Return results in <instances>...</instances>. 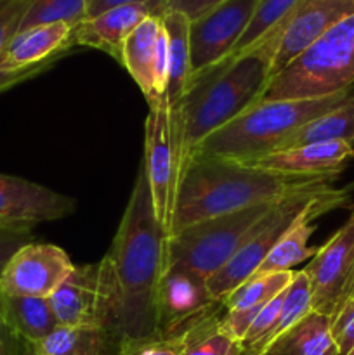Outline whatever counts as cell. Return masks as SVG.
<instances>
[{"mask_svg": "<svg viewBox=\"0 0 354 355\" xmlns=\"http://www.w3.org/2000/svg\"><path fill=\"white\" fill-rule=\"evenodd\" d=\"M222 314L186 333L179 342L180 355H246L242 342L221 328Z\"/></svg>", "mask_w": 354, "mask_h": 355, "instance_id": "27", "label": "cell"}, {"mask_svg": "<svg viewBox=\"0 0 354 355\" xmlns=\"http://www.w3.org/2000/svg\"><path fill=\"white\" fill-rule=\"evenodd\" d=\"M259 355H340L332 333V321L319 312L281 333Z\"/></svg>", "mask_w": 354, "mask_h": 355, "instance_id": "22", "label": "cell"}, {"mask_svg": "<svg viewBox=\"0 0 354 355\" xmlns=\"http://www.w3.org/2000/svg\"><path fill=\"white\" fill-rule=\"evenodd\" d=\"M294 274L295 270L257 272L248 277L222 300L224 314L221 318V328L242 342L257 314L292 283Z\"/></svg>", "mask_w": 354, "mask_h": 355, "instance_id": "19", "label": "cell"}, {"mask_svg": "<svg viewBox=\"0 0 354 355\" xmlns=\"http://www.w3.org/2000/svg\"><path fill=\"white\" fill-rule=\"evenodd\" d=\"M311 283L312 311L332 319L354 295V207L342 227L318 246L304 267Z\"/></svg>", "mask_w": 354, "mask_h": 355, "instance_id": "11", "label": "cell"}, {"mask_svg": "<svg viewBox=\"0 0 354 355\" xmlns=\"http://www.w3.org/2000/svg\"><path fill=\"white\" fill-rule=\"evenodd\" d=\"M353 298H354V295H353Z\"/></svg>", "mask_w": 354, "mask_h": 355, "instance_id": "40", "label": "cell"}, {"mask_svg": "<svg viewBox=\"0 0 354 355\" xmlns=\"http://www.w3.org/2000/svg\"><path fill=\"white\" fill-rule=\"evenodd\" d=\"M73 269L75 263L61 246L30 241L10 257L0 279V295L49 298Z\"/></svg>", "mask_w": 354, "mask_h": 355, "instance_id": "13", "label": "cell"}, {"mask_svg": "<svg viewBox=\"0 0 354 355\" xmlns=\"http://www.w3.org/2000/svg\"><path fill=\"white\" fill-rule=\"evenodd\" d=\"M31 241V229L21 227H0V279L10 257Z\"/></svg>", "mask_w": 354, "mask_h": 355, "instance_id": "33", "label": "cell"}, {"mask_svg": "<svg viewBox=\"0 0 354 355\" xmlns=\"http://www.w3.org/2000/svg\"><path fill=\"white\" fill-rule=\"evenodd\" d=\"M24 355H38V354L33 352V349H31V347L28 345V349H26V352H24Z\"/></svg>", "mask_w": 354, "mask_h": 355, "instance_id": "38", "label": "cell"}, {"mask_svg": "<svg viewBox=\"0 0 354 355\" xmlns=\"http://www.w3.org/2000/svg\"><path fill=\"white\" fill-rule=\"evenodd\" d=\"M330 321L339 354L354 355V298H349Z\"/></svg>", "mask_w": 354, "mask_h": 355, "instance_id": "32", "label": "cell"}, {"mask_svg": "<svg viewBox=\"0 0 354 355\" xmlns=\"http://www.w3.org/2000/svg\"><path fill=\"white\" fill-rule=\"evenodd\" d=\"M333 182L335 180H323L314 186L288 194L283 200L278 201L273 210L257 225L248 241L238 250V253L221 270L208 277L207 284L210 293L222 302L235 288H238L248 277H252L262 266L264 260L267 259L271 250L280 241L285 231L294 224L298 214L307 207L309 201L314 200L318 194L332 189Z\"/></svg>", "mask_w": 354, "mask_h": 355, "instance_id": "7", "label": "cell"}, {"mask_svg": "<svg viewBox=\"0 0 354 355\" xmlns=\"http://www.w3.org/2000/svg\"><path fill=\"white\" fill-rule=\"evenodd\" d=\"M113 355H180V345L160 336L125 340L117 343Z\"/></svg>", "mask_w": 354, "mask_h": 355, "instance_id": "31", "label": "cell"}, {"mask_svg": "<svg viewBox=\"0 0 354 355\" xmlns=\"http://www.w3.org/2000/svg\"><path fill=\"white\" fill-rule=\"evenodd\" d=\"M259 0H226L189 21L191 82L231 58L248 28Z\"/></svg>", "mask_w": 354, "mask_h": 355, "instance_id": "12", "label": "cell"}, {"mask_svg": "<svg viewBox=\"0 0 354 355\" xmlns=\"http://www.w3.org/2000/svg\"><path fill=\"white\" fill-rule=\"evenodd\" d=\"M222 312L224 305L210 293L207 279L179 267H165L156 295L160 338L179 343L186 333Z\"/></svg>", "mask_w": 354, "mask_h": 355, "instance_id": "10", "label": "cell"}, {"mask_svg": "<svg viewBox=\"0 0 354 355\" xmlns=\"http://www.w3.org/2000/svg\"><path fill=\"white\" fill-rule=\"evenodd\" d=\"M56 62L58 61H49V62H44V64L31 66V68H24V69H6L0 66V92L12 89V87L19 85V83L28 82V80L42 75L44 71L51 69Z\"/></svg>", "mask_w": 354, "mask_h": 355, "instance_id": "35", "label": "cell"}, {"mask_svg": "<svg viewBox=\"0 0 354 355\" xmlns=\"http://www.w3.org/2000/svg\"><path fill=\"white\" fill-rule=\"evenodd\" d=\"M276 203L205 218L174 232L167 238L165 267H179L208 279L238 253Z\"/></svg>", "mask_w": 354, "mask_h": 355, "instance_id": "6", "label": "cell"}, {"mask_svg": "<svg viewBox=\"0 0 354 355\" xmlns=\"http://www.w3.org/2000/svg\"><path fill=\"white\" fill-rule=\"evenodd\" d=\"M31 2L33 0H0V54L19 33Z\"/></svg>", "mask_w": 354, "mask_h": 355, "instance_id": "30", "label": "cell"}, {"mask_svg": "<svg viewBox=\"0 0 354 355\" xmlns=\"http://www.w3.org/2000/svg\"><path fill=\"white\" fill-rule=\"evenodd\" d=\"M354 87V14L316 38L271 78L260 99H311Z\"/></svg>", "mask_w": 354, "mask_h": 355, "instance_id": "5", "label": "cell"}, {"mask_svg": "<svg viewBox=\"0 0 354 355\" xmlns=\"http://www.w3.org/2000/svg\"><path fill=\"white\" fill-rule=\"evenodd\" d=\"M149 16H158L155 7L149 3H127L108 9L97 16L85 17L71 30L69 45L90 47L104 52L121 61V47L128 35Z\"/></svg>", "mask_w": 354, "mask_h": 355, "instance_id": "17", "label": "cell"}, {"mask_svg": "<svg viewBox=\"0 0 354 355\" xmlns=\"http://www.w3.org/2000/svg\"><path fill=\"white\" fill-rule=\"evenodd\" d=\"M349 94L340 92L311 99H260L208 135L194 149L193 156H221L243 163L262 158L278 151L295 130L335 107Z\"/></svg>", "mask_w": 354, "mask_h": 355, "instance_id": "4", "label": "cell"}, {"mask_svg": "<svg viewBox=\"0 0 354 355\" xmlns=\"http://www.w3.org/2000/svg\"><path fill=\"white\" fill-rule=\"evenodd\" d=\"M330 141L347 142V144L354 146V96L351 94L346 99L340 101L335 107L295 130L278 151L297 148L302 144H311V142Z\"/></svg>", "mask_w": 354, "mask_h": 355, "instance_id": "26", "label": "cell"}, {"mask_svg": "<svg viewBox=\"0 0 354 355\" xmlns=\"http://www.w3.org/2000/svg\"><path fill=\"white\" fill-rule=\"evenodd\" d=\"M59 326L106 329L115 321V288L106 259L75 266L61 286L49 297Z\"/></svg>", "mask_w": 354, "mask_h": 355, "instance_id": "8", "label": "cell"}, {"mask_svg": "<svg viewBox=\"0 0 354 355\" xmlns=\"http://www.w3.org/2000/svg\"><path fill=\"white\" fill-rule=\"evenodd\" d=\"M87 7L89 0H33L19 31L51 23H66L75 28L87 17Z\"/></svg>", "mask_w": 354, "mask_h": 355, "instance_id": "29", "label": "cell"}, {"mask_svg": "<svg viewBox=\"0 0 354 355\" xmlns=\"http://www.w3.org/2000/svg\"><path fill=\"white\" fill-rule=\"evenodd\" d=\"M353 14L354 0H302L294 12L273 30L276 35L273 76L316 38Z\"/></svg>", "mask_w": 354, "mask_h": 355, "instance_id": "15", "label": "cell"}, {"mask_svg": "<svg viewBox=\"0 0 354 355\" xmlns=\"http://www.w3.org/2000/svg\"><path fill=\"white\" fill-rule=\"evenodd\" d=\"M351 158H354V146L347 142L330 141L281 149L248 162L246 165L285 173V175L339 177Z\"/></svg>", "mask_w": 354, "mask_h": 355, "instance_id": "18", "label": "cell"}, {"mask_svg": "<svg viewBox=\"0 0 354 355\" xmlns=\"http://www.w3.org/2000/svg\"><path fill=\"white\" fill-rule=\"evenodd\" d=\"M0 227H6V225H0Z\"/></svg>", "mask_w": 354, "mask_h": 355, "instance_id": "39", "label": "cell"}, {"mask_svg": "<svg viewBox=\"0 0 354 355\" xmlns=\"http://www.w3.org/2000/svg\"><path fill=\"white\" fill-rule=\"evenodd\" d=\"M169 47V80L163 99L169 106L179 103L191 85L189 19L180 12L162 14Z\"/></svg>", "mask_w": 354, "mask_h": 355, "instance_id": "23", "label": "cell"}, {"mask_svg": "<svg viewBox=\"0 0 354 355\" xmlns=\"http://www.w3.org/2000/svg\"><path fill=\"white\" fill-rule=\"evenodd\" d=\"M351 189L353 187H344V189L332 187L309 201L307 207L298 214L294 224L285 231L276 246L271 250L257 272H287L294 270L298 263L309 262L318 252V248L309 245V238L316 231L314 220L337 208L346 207L351 200Z\"/></svg>", "mask_w": 354, "mask_h": 355, "instance_id": "16", "label": "cell"}, {"mask_svg": "<svg viewBox=\"0 0 354 355\" xmlns=\"http://www.w3.org/2000/svg\"><path fill=\"white\" fill-rule=\"evenodd\" d=\"M162 31V16H149L132 31L121 47V61L141 92L144 94L148 106L160 103L153 82V64H155L156 44Z\"/></svg>", "mask_w": 354, "mask_h": 355, "instance_id": "21", "label": "cell"}, {"mask_svg": "<svg viewBox=\"0 0 354 355\" xmlns=\"http://www.w3.org/2000/svg\"><path fill=\"white\" fill-rule=\"evenodd\" d=\"M30 347L38 355H113L117 343L106 329L58 326Z\"/></svg>", "mask_w": 354, "mask_h": 355, "instance_id": "25", "label": "cell"}, {"mask_svg": "<svg viewBox=\"0 0 354 355\" xmlns=\"http://www.w3.org/2000/svg\"><path fill=\"white\" fill-rule=\"evenodd\" d=\"M141 165L148 179L156 218L167 236H170L183 166L174 141L170 106L165 99L149 106L144 123V158Z\"/></svg>", "mask_w": 354, "mask_h": 355, "instance_id": "9", "label": "cell"}, {"mask_svg": "<svg viewBox=\"0 0 354 355\" xmlns=\"http://www.w3.org/2000/svg\"><path fill=\"white\" fill-rule=\"evenodd\" d=\"M127 3H149V6L155 7L156 14L162 16L163 0H89L87 17L97 16V14L104 12V10L113 9V7H118V6H127Z\"/></svg>", "mask_w": 354, "mask_h": 355, "instance_id": "37", "label": "cell"}, {"mask_svg": "<svg viewBox=\"0 0 354 355\" xmlns=\"http://www.w3.org/2000/svg\"><path fill=\"white\" fill-rule=\"evenodd\" d=\"M71 30L73 26L66 23H51L19 31L0 54V66L24 69L59 61L73 51L69 45Z\"/></svg>", "mask_w": 354, "mask_h": 355, "instance_id": "20", "label": "cell"}, {"mask_svg": "<svg viewBox=\"0 0 354 355\" xmlns=\"http://www.w3.org/2000/svg\"><path fill=\"white\" fill-rule=\"evenodd\" d=\"M323 180L337 177L285 175L221 156L194 155L180 180L170 234L205 218L274 203Z\"/></svg>", "mask_w": 354, "mask_h": 355, "instance_id": "3", "label": "cell"}, {"mask_svg": "<svg viewBox=\"0 0 354 355\" xmlns=\"http://www.w3.org/2000/svg\"><path fill=\"white\" fill-rule=\"evenodd\" d=\"M0 312L28 345L40 342L59 326L49 298L0 295Z\"/></svg>", "mask_w": 354, "mask_h": 355, "instance_id": "24", "label": "cell"}, {"mask_svg": "<svg viewBox=\"0 0 354 355\" xmlns=\"http://www.w3.org/2000/svg\"><path fill=\"white\" fill-rule=\"evenodd\" d=\"M222 2L226 0H163L162 14L180 12L189 21H194Z\"/></svg>", "mask_w": 354, "mask_h": 355, "instance_id": "34", "label": "cell"}, {"mask_svg": "<svg viewBox=\"0 0 354 355\" xmlns=\"http://www.w3.org/2000/svg\"><path fill=\"white\" fill-rule=\"evenodd\" d=\"M274 51L276 35L271 31L245 54L226 59L196 76L183 99L170 106L183 175L194 149L208 135L260 101L273 78Z\"/></svg>", "mask_w": 354, "mask_h": 355, "instance_id": "2", "label": "cell"}, {"mask_svg": "<svg viewBox=\"0 0 354 355\" xmlns=\"http://www.w3.org/2000/svg\"><path fill=\"white\" fill-rule=\"evenodd\" d=\"M167 238L141 165L110 252L104 255L117 304L111 329L115 343L158 336L156 295L165 272Z\"/></svg>", "mask_w": 354, "mask_h": 355, "instance_id": "1", "label": "cell"}, {"mask_svg": "<svg viewBox=\"0 0 354 355\" xmlns=\"http://www.w3.org/2000/svg\"><path fill=\"white\" fill-rule=\"evenodd\" d=\"M76 210V201L54 189L0 173V225L31 229L56 222Z\"/></svg>", "mask_w": 354, "mask_h": 355, "instance_id": "14", "label": "cell"}, {"mask_svg": "<svg viewBox=\"0 0 354 355\" xmlns=\"http://www.w3.org/2000/svg\"><path fill=\"white\" fill-rule=\"evenodd\" d=\"M301 2L302 0H259L255 14H253L246 31L243 33L242 40L233 51L231 58H238V55L250 51L253 45L259 44L267 33L280 26Z\"/></svg>", "mask_w": 354, "mask_h": 355, "instance_id": "28", "label": "cell"}, {"mask_svg": "<svg viewBox=\"0 0 354 355\" xmlns=\"http://www.w3.org/2000/svg\"><path fill=\"white\" fill-rule=\"evenodd\" d=\"M28 343L10 328L0 312V355H24Z\"/></svg>", "mask_w": 354, "mask_h": 355, "instance_id": "36", "label": "cell"}]
</instances>
